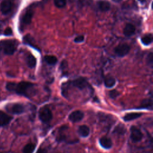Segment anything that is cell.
I'll use <instances>...</instances> for the list:
<instances>
[{"label": "cell", "instance_id": "obj_13", "mask_svg": "<svg viewBox=\"0 0 153 153\" xmlns=\"http://www.w3.org/2000/svg\"><path fill=\"white\" fill-rule=\"evenodd\" d=\"M142 115V113L140 112H131L126 114L123 117V120L125 121H129L135 119H137Z\"/></svg>", "mask_w": 153, "mask_h": 153}, {"label": "cell", "instance_id": "obj_31", "mask_svg": "<svg viewBox=\"0 0 153 153\" xmlns=\"http://www.w3.org/2000/svg\"><path fill=\"white\" fill-rule=\"evenodd\" d=\"M1 27H0V33H1Z\"/></svg>", "mask_w": 153, "mask_h": 153}, {"label": "cell", "instance_id": "obj_32", "mask_svg": "<svg viewBox=\"0 0 153 153\" xmlns=\"http://www.w3.org/2000/svg\"><path fill=\"white\" fill-rule=\"evenodd\" d=\"M140 1H141V0H140Z\"/></svg>", "mask_w": 153, "mask_h": 153}, {"label": "cell", "instance_id": "obj_25", "mask_svg": "<svg viewBox=\"0 0 153 153\" xmlns=\"http://www.w3.org/2000/svg\"><path fill=\"white\" fill-rule=\"evenodd\" d=\"M146 62L148 63V65H149L150 66H152V64H153V54L152 53H150L148 56H147V59H146Z\"/></svg>", "mask_w": 153, "mask_h": 153}, {"label": "cell", "instance_id": "obj_17", "mask_svg": "<svg viewBox=\"0 0 153 153\" xmlns=\"http://www.w3.org/2000/svg\"><path fill=\"white\" fill-rule=\"evenodd\" d=\"M126 131H127V128L126 126L121 123H119L117 126H116L113 131L114 133L120 134V135L124 134L126 133Z\"/></svg>", "mask_w": 153, "mask_h": 153}, {"label": "cell", "instance_id": "obj_4", "mask_svg": "<svg viewBox=\"0 0 153 153\" xmlns=\"http://www.w3.org/2000/svg\"><path fill=\"white\" fill-rule=\"evenodd\" d=\"M6 110L13 114H20L25 111V107L20 103H10L6 106Z\"/></svg>", "mask_w": 153, "mask_h": 153}, {"label": "cell", "instance_id": "obj_7", "mask_svg": "<svg viewBox=\"0 0 153 153\" xmlns=\"http://www.w3.org/2000/svg\"><path fill=\"white\" fill-rule=\"evenodd\" d=\"M130 51V47L126 44H121L117 45L115 49L114 52L116 55L119 57H123L127 54Z\"/></svg>", "mask_w": 153, "mask_h": 153}, {"label": "cell", "instance_id": "obj_8", "mask_svg": "<svg viewBox=\"0 0 153 153\" xmlns=\"http://www.w3.org/2000/svg\"><path fill=\"white\" fill-rule=\"evenodd\" d=\"M84 117V114L82 111L79 110H76L73 111L69 115V120L73 122L76 123L81 121Z\"/></svg>", "mask_w": 153, "mask_h": 153}, {"label": "cell", "instance_id": "obj_14", "mask_svg": "<svg viewBox=\"0 0 153 153\" xmlns=\"http://www.w3.org/2000/svg\"><path fill=\"white\" fill-rule=\"evenodd\" d=\"M99 143L100 145L105 149H109L110 148H111L112 145L111 140L109 138L106 137H101L99 140Z\"/></svg>", "mask_w": 153, "mask_h": 153}, {"label": "cell", "instance_id": "obj_11", "mask_svg": "<svg viewBox=\"0 0 153 153\" xmlns=\"http://www.w3.org/2000/svg\"><path fill=\"white\" fill-rule=\"evenodd\" d=\"M12 120V117L5 112L0 111V126L7 125Z\"/></svg>", "mask_w": 153, "mask_h": 153}, {"label": "cell", "instance_id": "obj_20", "mask_svg": "<svg viewBox=\"0 0 153 153\" xmlns=\"http://www.w3.org/2000/svg\"><path fill=\"white\" fill-rule=\"evenodd\" d=\"M141 108H149L152 109V102L151 99H146L142 101L140 105L139 106Z\"/></svg>", "mask_w": 153, "mask_h": 153}, {"label": "cell", "instance_id": "obj_23", "mask_svg": "<svg viewBox=\"0 0 153 153\" xmlns=\"http://www.w3.org/2000/svg\"><path fill=\"white\" fill-rule=\"evenodd\" d=\"M142 42L145 45H149L152 41V36L151 34L145 35L141 38Z\"/></svg>", "mask_w": 153, "mask_h": 153}, {"label": "cell", "instance_id": "obj_1", "mask_svg": "<svg viewBox=\"0 0 153 153\" xmlns=\"http://www.w3.org/2000/svg\"><path fill=\"white\" fill-rule=\"evenodd\" d=\"M6 88L8 91H14L18 94L29 97L32 94L34 84L27 81H22L17 84L8 82L6 85Z\"/></svg>", "mask_w": 153, "mask_h": 153}, {"label": "cell", "instance_id": "obj_18", "mask_svg": "<svg viewBox=\"0 0 153 153\" xmlns=\"http://www.w3.org/2000/svg\"><path fill=\"white\" fill-rule=\"evenodd\" d=\"M26 63L30 68H34L36 63V58L32 54L27 55L26 57Z\"/></svg>", "mask_w": 153, "mask_h": 153}, {"label": "cell", "instance_id": "obj_19", "mask_svg": "<svg viewBox=\"0 0 153 153\" xmlns=\"http://www.w3.org/2000/svg\"><path fill=\"white\" fill-rule=\"evenodd\" d=\"M97 6H98L99 10L102 11H107L111 8L109 2H108L107 1H99L97 2Z\"/></svg>", "mask_w": 153, "mask_h": 153}, {"label": "cell", "instance_id": "obj_9", "mask_svg": "<svg viewBox=\"0 0 153 153\" xmlns=\"http://www.w3.org/2000/svg\"><path fill=\"white\" fill-rule=\"evenodd\" d=\"M12 4L8 0L3 1L0 5L1 11L3 14H7L9 13L11 10Z\"/></svg>", "mask_w": 153, "mask_h": 153}, {"label": "cell", "instance_id": "obj_15", "mask_svg": "<svg viewBox=\"0 0 153 153\" xmlns=\"http://www.w3.org/2000/svg\"><path fill=\"white\" fill-rule=\"evenodd\" d=\"M78 133L81 137H87L90 133V129L88 126L85 125L80 126L78 129Z\"/></svg>", "mask_w": 153, "mask_h": 153}, {"label": "cell", "instance_id": "obj_5", "mask_svg": "<svg viewBox=\"0 0 153 153\" xmlns=\"http://www.w3.org/2000/svg\"><path fill=\"white\" fill-rule=\"evenodd\" d=\"M70 85H72L80 90L87 88L88 86V83L87 79L83 77H79L74 80L69 82Z\"/></svg>", "mask_w": 153, "mask_h": 153}, {"label": "cell", "instance_id": "obj_29", "mask_svg": "<svg viewBox=\"0 0 153 153\" xmlns=\"http://www.w3.org/2000/svg\"><path fill=\"white\" fill-rule=\"evenodd\" d=\"M36 153H47V151L45 149L39 148L36 152Z\"/></svg>", "mask_w": 153, "mask_h": 153}, {"label": "cell", "instance_id": "obj_28", "mask_svg": "<svg viewBox=\"0 0 153 153\" xmlns=\"http://www.w3.org/2000/svg\"><path fill=\"white\" fill-rule=\"evenodd\" d=\"M12 30L10 27H7L5 29L4 32V34L6 36H10L11 35H12Z\"/></svg>", "mask_w": 153, "mask_h": 153}, {"label": "cell", "instance_id": "obj_24", "mask_svg": "<svg viewBox=\"0 0 153 153\" xmlns=\"http://www.w3.org/2000/svg\"><path fill=\"white\" fill-rule=\"evenodd\" d=\"M54 4L56 7L61 8L66 5V0H54Z\"/></svg>", "mask_w": 153, "mask_h": 153}, {"label": "cell", "instance_id": "obj_10", "mask_svg": "<svg viewBox=\"0 0 153 153\" xmlns=\"http://www.w3.org/2000/svg\"><path fill=\"white\" fill-rule=\"evenodd\" d=\"M136 29L133 25L131 23H127L124 28L123 33L124 35L126 36H132L135 32Z\"/></svg>", "mask_w": 153, "mask_h": 153}, {"label": "cell", "instance_id": "obj_27", "mask_svg": "<svg viewBox=\"0 0 153 153\" xmlns=\"http://www.w3.org/2000/svg\"><path fill=\"white\" fill-rule=\"evenodd\" d=\"M84 36H82V35H79V36H78L75 37V38L74 39V42H77V43L81 42L84 41Z\"/></svg>", "mask_w": 153, "mask_h": 153}, {"label": "cell", "instance_id": "obj_2", "mask_svg": "<svg viewBox=\"0 0 153 153\" xmlns=\"http://www.w3.org/2000/svg\"><path fill=\"white\" fill-rule=\"evenodd\" d=\"M16 44L13 41H5L0 42V50H2L4 54L12 55L16 51Z\"/></svg>", "mask_w": 153, "mask_h": 153}, {"label": "cell", "instance_id": "obj_16", "mask_svg": "<svg viewBox=\"0 0 153 153\" xmlns=\"http://www.w3.org/2000/svg\"><path fill=\"white\" fill-rule=\"evenodd\" d=\"M115 82H116V81L115 78L112 76L108 75L105 76L104 78L105 85L108 88L112 87L115 84Z\"/></svg>", "mask_w": 153, "mask_h": 153}, {"label": "cell", "instance_id": "obj_30", "mask_svg": "<svg viewBox=\"0 0 153 153\" xmlns=\"http://www.w3.org/2000/svg\"><path fill=\"white\" fill-rule=\"evenodd\" d=\"M113 1H115V2H119V1H120L121 0H112Z\"/></svg>", "mask_w": 153, "mask_h": 153}, {"label": "cell", "instance_id": "obj_22", "mask_svg": "<svg viewBox=\"0 0 153 153\" xmlns=\"http://www.w3.org/2000/svg\"><path fill=\"white\" fill-rule=\"evenodd\" d=\"M35 149V145L32 143H27L23 149V153H32Z\"/></svg>", "mask_w": 153, "mask_h": 153}, {"label": "cell", "instance_id": "obj_21", "mask_svg": "<svg viewBox=\"0 0 153 153\" xmlns=\"http://www.w3.org/2000/svg\"><path fill=\"white\" fill-rule=\"evenodd\" d=\"M44 60L47 63L50 65H55L57 62V59L54 56H50L47 55L44 57Z\"/></svg>", "mask_w": 153, "mask_h": 153}, {"label": "cell", "instance_id": "obj_26", "mask_svg": "<svg viewBox=\"0 0 153 153\" xmlns=\"http://www.w3.org/2000/svg\"><path fill=\"white\" fill-rule=\"evenodd\" d=\"M120 94V93L116 90H112L109 91V96L112 99H115Z\"/></svg>", "mask_w": 153, "mask_h": 153}, {"label": "cell", "instance_id": "obj_6", "mask_svg": "<svg viewBox=\"0 0 153 153\" xmlns=\"http://www.w3.org/2000/svg\"><path fill=\"white\" fill-rule=\"evenodd\" d=\"M130 138L133 142H139L143 137L142 131L136 126H131L130 128Z\"/></svg>", "mask_w": 153, "mask_h": 153}, {"label": "cell", "instance_id": "obj_12", "mask_svg": "<svg viewBox=\"0 0 153 153\" xmlns=\"http://www.w3.org/2000/svg\"><path fill=\"white\" fill-rule=\"evenodd\" d=\"M33 11L32 10H27L22 18V22L25 25H29L30 23L32 17H33Z\"/></svg>", "mask_w": 153, "mask_h": 153}, {"label": "cell", "instance_id": "obj_3", "mask_svg": "<svg viewBox=\"0 0 153 153\" xmlns=\"http://www.w3.org/2000/svg\"><path fill=\"white\" fill-rule=\"evenodd\" d=\"M38 116L39 120L45 123L49 122L53 117L51 111L47 106H43L39 109Z\"/></svg>", "mask_w": 153, "mask_h": 153}]
</instances>
